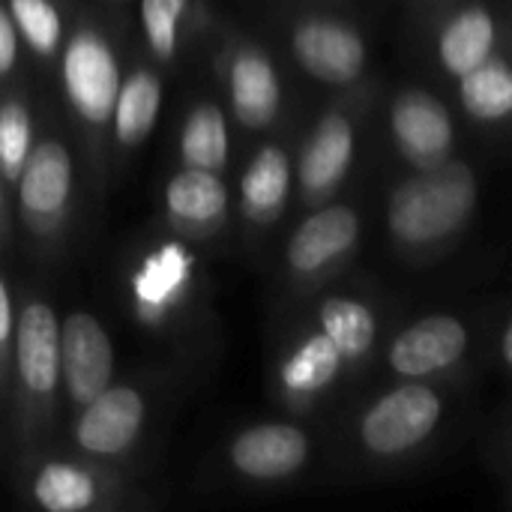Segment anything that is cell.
<instances>
[{
  "instance_id": "cell-1",
  "label": "cell",
  "mask_w": 512,
  "mask_h": 512,
  "mask_svg": "<svg viewBox=\"0 0 512 512\" xmlns=\"http://www.w3.org/2000/svg\"><path fill=\"white\" fill-rule=\"evenodd\" d=\"M477 207V177L465 162H441L408 177L387 204V228L402 246H435L456 234Z\"/></svg>"
},
{
  "instance_id": "cell-2",
  "label": "cell",
  "mask_w": 512,
  "mask_h": 512,
  "mask_svg": "<svg viewBox=\"0 0 512 512\" xmlns=\"http://www.w3.org/2000/svg\"><path fill=\"white\" fill-rule=\"evenodd\" d=\"M444 405L432 387L405 384L381 396L360 423V441L375 456H402L420 447L441 423Z\"/></svg>"
},
{
  "instance_id": "cell-3",
  "label": "cell",
  "mask_w": 512,
  "mask_h": 512,
  "mask_svg": "<svg viewBox=\"0 0 512 512\" xmlns=\"http://www.w3.org/2000/svg\"><path fill=\"white\" fill-rule=\"evenodd\" d=\"M63 90L72 111L90 123L105 126L114 111V99L120 90V63L108 39L96 30H78L63 48Z\"/></svg>"
},
{
  "instance_id": "cell-4",
  "label": "cell",
  "mask_w": 512,
  "mask_h": 512,
  "mask_svg": "<svg viewBox=\"0 0 512 512\" xmlns=\"http://www.w3.org/2000/svg\"><path fill=\"white\" fill-rule=\"evenodd\" d=\"M297 63L324 84H351L366 69L363 36L333 18H306L291 33Z\"/></svg>"
},
{
  "instance_id": "cell-5",
  "label": "cell",
  "mask_w": 512,
  "mask_h": 512,
  "mask_svg": "<svg viewBox=\"0 0 512 512\" xmlns=\"http://www.w3.org/2000/svg\"><path fill=\"white\" fill-rule=\"evenodd\" d=\"M390 132L399 153L417 168H435L447 162L456 141L450 111L426 90H402L393 99Z\"/></svg>"
},
{
  "instance_id": "cell-6",
  "label": "cell",
  "mask_w": 512,
  "mask_h": 512,
  "mask_svg": "<svg viewBox=\"0 0 512 512\" xmlns=\"http://www.w3.org/2000/svg\"><path fill=\"white\" fill-rule=\"evenodd\" d=\"M114 348L90 312H72L60 324V378L75 405L90 402L111 384Z\"/></svg>"
},
{
  "instance_id": "cell-7",
  "label": "cell",
  "mask_w": 512,
  "mask_h": 512,
  "mask_svg": "<svg viewBox=\"0 0 512 512\" xmlns=\"http://www.w3.org/2000/svg\"><path fill=\"white\" fill-rule=\"evenodd\" d=\"M144 399L132 387H105L90 402L75 423V444L90 456H120L126 453L144 426Z\"/></svg>"
},
{
  "instance_id": "cell-8",
  "label": "cell",
  "mask_w": 512,
  "mask_h": 512,
  "mask_svg": "<svg viewBox=\"0 0 512 512\" xmlns=\"http://www.w3.org/2000/svg\"><path fill=\"white\" fill-rule=\"evenodd\" d=\"M468 351V330L453 315H429L396 336L390 366L405 378H426L456 366Z\"/></svg>"
},
{
  "instance_id": "cell-9",
  "label": "cell",
  "mask_w": 512,
  "mask_h": 512,
  "mask_svg": "<svg viewBox=\"0 0 512 512\" xmlns=\"http://www.w3.org/2000/svg\"><path fill=\"white\" fill-rule=\"evenodd\" d=\"M15 363L24 390L45 399L60 381V324L48 303L33 300L15 318Z\"/></svg>"
},
{
  "instance_id": "cell-10",
  "label": "cell",
  "mask_w": 512,
  "mask_h": 512,
  "mask_svg": "<svg viewBox=\"0 0 512 512\" xmlns=\"http://www.w3.org/2000/svg\"><path fill=\"white\" fill-rule=\"evenodd\" d=\"M18 198L24 216L36 225H54L72 195V156L60 141L36 144L18 174Z\"/></svg>"
},
{
  "instance_id": "cell-11",
  "label": "cell",
  "mask_w": 512,
  "mask_h": 512,
  "mask_svg": "<svg viewBox=\"0 0 512 512\" xmlns=\"http://www.w3.org/2000/svg\"><path fill=\"white\" fill-rule=\"evenodd\" d=\"M309 459V438L297 426L264 423L237 435L231 465L252 480H282L297 474Z\"/></svg>"
},
{
  "instance_id": "cell-12",
  "label": "cell",
  "mask_w": 512,
  "mask_h": 512,
  "mask_svg": "<svg viewBox=\"0 0 512 512\" xmlns=\"http://www.w3.org/2000/svg\"><path fill=\"white\" fill-rule=\"evenodd\" d=\"M360 216L345 204H330L312 213L288 240V267L297 276H312L354 249Z\"/></svg>"
},
{
  "instance_id": "cell-13",
  "label": "cell",
  "mask_w": 512,
  "mask_h": 512,
  "mask_svg": "<svg viewBox=\"0 0 512 512\" xmlns=\"http://www.w3.org/2000/svg\"><path fill=\"white\" fill-rule=\"evenodd\" d=\"M351 159H354V129L348 117L342 114L321 117L312 138L303 147L300 168H297L303 192L309 198H321L333 192L348 174Z\"/></svg>"
},
{
  "instance_id": "cell-14",
  "label": "cell",
  "mask_w": 512,
  "mask_h": 512,
  "mask_svg": "<svg viewBox=\"0 0 512 512\" xmlns=\"http://www.w3.org/2000/svg\"><path fill=\"white\" fill-rule=\"evenodd\" d=\"M228 87H231L234 117L246 129H264L276 120L282 102L279 72L261 51L246 48L231 60Z\"/></svg>"
},
{
  "instance_id": "cell-15",
  "label": "cell",
  "mask_w": 512,
  "mask_h": 512,
  "mask_svg": "<svg viewBox=\"0 0 512 512\" xmlns=\"http://www.w3.org/2000/svg\"><path fill=\"white\" fill-rule=\"evenodd\" d=\"M165 210L177 228L201 231L228 213V189L216 171L183 168L165 189Z\"/></svg>"
},
{
  "instance_id": "cell-16",
  "label": "cell",
  "mask_w": 512,
  "mask_h": 512,
  "mask_svg": "<svg viewBox=\"0 0 512 512\" xmlns=\"http://www.w3.org/2000/svg\"><path fill=\"white\" fill-rule=\"evenodd\" d=\"M291 192V159L282 147H264L240 177L243 213L252 222H273Z\"/></svg>"
},
{
  "instance_id": "cell-17",
  "label": "cell",
  "mask_w": 512,
  "mask_h": 512,
  "mask_svg": "<svg viewBox=\"0 0 512 512\" xmlns=\"http://www.w3.org/2000/svg\"><path fill=\"white\" fill-rule=\"evenodd\" d=\"M495 51V18L483 6L453 15L438 36V60L450 75H465Z\"/></svg>"
},
{
  "instance_id": "cell-18",
  "label": "cell",
  "mask_w": 512,
  "mask_h": 512,
  "mask_svg": "<svg viewBox=\"0 0 512 512\" xmlns=\"http://www.w3.org/2000/svg\"><path fill=\"white\" fill-rule=\"evenodd\" d=\"M159 108H162V81L153 72L135 69L129 78H123L111 111L117 141L123 147L141 144L153 132Z\"/></svg>"
},
{
  "instance_id": "cell-19",
  "label": "cell",
  "mask_w": 512,
  "mask_h": 512,
  "mask_svg": "<svg viewBox=\"0 0 512 512\" xmlns=\"http://www.w3.org/2000/svg\"><path fill=\"white\" fill-rule=\"evenodd\" d=\"M228 123L219 105L201 102L189 111L180 132V159L186 168L219 171L228 162Z\"/></svg>"
},
{
  "instance_id": "cell-20",
  "label": "cell",
  "mask_w": 512,
  "mask_h": 512,
  "mask_svg": "<svg viewBox=\"0 0 512 512\" xmlns=\"http://www.w3.org/2000/svg\"><path fill=\"white\" fill-rule=\"evenodd\" d=\"M459 99L477 120H504L512 111V72L498 57H486L471 72L459 75Z\"/></svg>"
},
{
  "instance_id": "cell-21",
  "label": "cell",
  "mask_w": 512,
  "mask_h": 512,
  "mask_svg": "<svg viewBox=\"0 0 512 512\" xmlns=\"http://www.w3.org/2000/svg\"><path fill=\"white\" fill-rule=\"evenodd\" d=\"M321 333L339 348L342 360H360L375 345V315L351 297H330L318 309Z\"/></svg>"
},
{
  "instance_id": "cell-22",
  "label": "cell",
  "mask_w": 512,
  "mask_h": 512,
  "mask_svg": "<svg viewBox=\"0 0 512 512\" xmlns=\"http://www.w3.org/2000/svg\"><path fill=\"white\" fill-rule=\"evenodd\" d=\"M339 366H342L339 348L324 333H315L288 357L282 369V384L294 396H312L321 393L339 375Z\"/></svg>"
},
{
  "instance_id": "cell-23",
  "label": "cell",
  "mask_w": 512,
  "mask_h": 512,
  "mask_svg": "<svg viewBox=\"0 0 512 512\" xmlns=\"http://www.w3.org/2000/svg\"><path fill=\"white\" fill-rule=\"evenodd\" d=\"M96 483L87 471L66 465V462H51L39 471L33 483V498L42 510L48 512H81L96 504Z\"/></svg>"
},
{
  "instance_id": "cell-24",
  "label": "cell",
  "mask_w": 512,
  "mask_h": 512,
  "mask_svg": "<svg viewBox=\"0 0 512 512\" xmlns=\"http://www.w3.org/2000/svg\"><path fill=\"white\" fill-rule=\"evenodd\" d=\"M9 18L15 33L36 51L54 54L63 39V18L51 0H9Z\"/></svg>"
},
{
  "instance_id": "cell-25",
  "label": "cell",
  "mask_w": 512,
  "mask_h": 512,
  "mask_svg": "<svg viewBox=\"0 0 512 512\" xmlns=\"http://www.w3.org/2000/svg\"><path fill=\"white\" fill-rule=\"evenodd\" d=\"M33 120L18 99L0 102V180L15 183L30 153Z\"/></svg>"
},
{
  "instance_id": "cell-26",
  "label": "cell",
  "mask_w": 512,
  "mask_h": 512,
  "mask_svg": "<svg viewBox=\"0 0 512 512\" xmlns=\"http://www.w3.org/2000/svg\"><path fill=\"white\" fill-rule=\"evenodd\" d=\"M186 0H141V27L147 48L159 60H171L180 42V18Z\"/></svg>"
},
{
  "instance_id": "cell-27",
  "label": "cell",
  "mask_w": 512,
  "mask_h": 512,
  "mask_svg": "<svg viewBox=\"0 0 512 512\" xmlns=\"http://www.w3.org/2000/svg\"><path fill=\"white\" fill-rule=\"evenodd\" d=\"M183 273H186V261L180 252H165L159 255L156 261H150V267L138 276L135 282V291H138V300L141 303H150L153 309L168 300V294L183 282Z\"/></svg>"
},
{
  "instance_id": "cell-28",
  "label": "cell",
  "mask_w": 512,
  "mask_h": 512,
  "mask_svg": "<svg viewBox=\"0 0 512 512\" xmlns=\"http://www.w3.org/2000/svg\"><path fill=\"white\" fill-rule=\"evenodd\" d=\"M15 60H18V33L9 12L0 6V78L12 72Z\"/></svg>"
},
{
  "instance_id": "cell-29",
  "label": "cell",
  "mask_w": 512,
  "mask_h": 512,
  "mask_svg": "<svg viewBox=\"0 0 512 512\" xmlns=\"http://www.w3.org/2000/svg\"><path fill=\"white\" fill-rule=\"evenodd\" d=\"M12 327H15V315H12V297H9V288L6 282L0 279V351L6 348L9 336H12Z\"/></svg>"
},
{
  "instance_id": "cell-30",
  "label": "cell",
  "mask_w": 512,
  "mask_h": 512,
  "mask_svg": "<svg viewBox=\"0 0 512 512\" xmlns=\"http://www.w3.org/2000/svg\"><path fill=\"white\" fill-rule=\"evenodd\" d=\"M501 351H504V363L510 366L512 363V330L510 327L504 330V348H501Z\"/></svg>"
},
{
  "instance_id": "cell-31",
  "label": "cell",
  "mask_w": 512,
  "mask_h": 512,
  "mask_svg": "<svg viewBox=\"0 0 512 512\" xmlns=\"http://www.w3.org/2000/svg\"><path fill=\"white\" fill-rule=\"evenodd\" d=\"M0 213H3V195H0Z\"/></svg>"
}]
</instances>
